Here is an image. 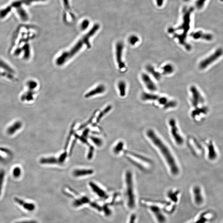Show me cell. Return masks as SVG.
<instances>
[{
  "mask_svg": "<svg viewBox=\"0 0 223 223\" xmlns=\"http://www.w3.org/2000/svg\"><path fill=\"white\" fill-rule=\"evenodd\" d=\"M191 36L194 39H202L207 41H211L213 39V36L212 34L204 33L202 31L193 32L191 34Z\"/></svg>",
  "mask_w": 223,
  "mask_h": 223,
  "instance_id": "cell-10",
  "label": "cell"
},
{
  "mask_svg": "<svg viewBox=\"0 0 223 223\" xmlns=\"http://www.w3.org/2000/svg\"><path fill=\"white\" fill-rule=\"evenodd\" d=\"M141 78L148 90L151 91H156L157 87L156 84L153 82V81L151 80V78L148 74L145 73L141 75Z\"/></svg>",
  "mask_w": 223,
  "mask_h": 223,
  "instance_id": "cell-8",
  "label": "cell"
},
{
  "mask_svg": "<svg viewBox=\"0 0 223 223\" xmlns=\"http://www.w3.org/2000/svg\"><path fill=\"white\" fill-rule=\"evenodd\" d=\"M208 0H197L195 3V6L198 9H201L205 6V3Z\"/></svg>",
  "mask_w": 223,
  "mask_h": 223,
  "instance_id": "cell-25",
  "label": "cell"
},
{
  "mask_svg": "<svg viewBox=\"0 0 223 223\" xmlns=\"http://www.w3.org/2000/svg\"><path fill=\"white\" fill-rule=\"evenodd\" d=\"M17 13L23 21H26L28 20L29 17H28V15H27L26 12L24 9L23 8L20 7L17 8Z\"/></svg>",
  "mask_w": 223,
  "mask_h": 223,
  "instance_id": "cell-17",
  "label": "cell"
},
{
  "mask_svg": "<svg viewBox=\"0 0 223 223\" xmlns=\"http://www.w3.org/2000/svg\"><path fill=\"white\" fill-rule=\"evenodd\" d=\"M21 123L19 122H16L12 126L10 127L8 130V133L9 134H13L17 131L21 127Z\"/></svg>",
  "mask_w": 223,
  "mask_h": 223,
  "instance_id": "cell-20",
  "label": "cell"
},
{
  "mask_svg": "<svg viewBox=\"0 0 223 223\" xmlns=\"http://www.w3.org/2000/svg\"><path fill=\"white\" fill-rule=\"evenodd\" d=\"M15 223H38L35 220H26L21 221Z\"/></svg>",
  "mask_w": 223,
  "mask_h": 223,
  "instance_id": "cell-38",
  "label": "cell"
},
{
  "mask_svg": "<svg viewBox=\"0 0 223 223\" xmlns=\"http://www.w3.org/2000/svg\"><path fill=\"white\" fill-rule=\"evenodd\" d=\"M88 200L86 198H82V199H81V200H76L74 203V204L76 206H79V205H82L83 203L87 202Z\"/></svg>",
  "mask_w": 223,
  "mask_h": 223,
  "instance_id": "cell-28",
  "label": "cell"
},
{
  "mask_svg": "<svg viewBox=\"0 0 223 223\" xmlns=\"http://www.w3.org/2000/svg\"><path fill=\"white\" fill-rule=\"evenodd\" d=\"M190 91L192 94V105L195 107L197 106L199 104L203 103L204 100L203 97L201 96L200 92L197 90L196 87L194 86H191L190 89Z\"/></svg>",
  "mask_w": 223,
  "mask_h": 223,
  "instance_id": "cell-7",
  "label": "cell"
},
{
  "mask_svg": "<svg viewBox=\"0 0 223 223\" xmlns=\"http://www.w3.org/2000/svg\"><path fill=\"white\" fill-rule=\"evenodd\" d=\"M111 108L112 107L111 106H108L107 107V108H106L105 109L103 112H101V113L100 114V115H99L98 118H97V122H99V121L100 120V119L102 118V117H104V116L106 115V114L108 112L110 111V110L111 109Z\"/></svg>",
  "mask_w": 223,
  "mask_h": 223,
  "instance_id": "cell-24",
  "label": "cell"
},
{
  "mask_svg": "<svg viewBox=\"0 0 223 223\" xmlns=\"http://www.w3.org/2000/svg\"><path fill=\"white\" fill-rule=\"evenodd\" d=\"M175 193H170L168 196L171 199H172V200L174 201V202H176L177 201V199L176 194H175Z\"/></svg>",
  "mask_w": 223,
  "mask_h": 223,
  "instance_id": "cell-34",
  "label": "cell"
},
{
  "mask_svg": "<svg viewBox=\"0 0 223 223\" xmlns=\"http://www.w3.org/2000/svg\"><path fill=\"white\" fill-rule=\"evenodd\" d=\"M14 200L17 204L29 212L34 211L36 208V206L33 203L25 202L24 200L18 197H15Z\"/></svg>",
  "mask_w": 223,
  "mask_h": 223,
  "instance_id": "cell-9",
  "label": "cell"
},
{
  "mask_svg": "<svg viewBox=\"0 0 223 223\" xmlns=\"http://www.w3.org/2000/svg\"><path fill=\"white\" fill-rule=\"evenodd\" d=\"M91 140L95 143V145L98 146H101L103 144V141L99 138L95 137H91Z\"/></svg>",
  "mask_w": 223,
  "mask_h": 223,
  "instance_id": "cell-27",
  "label": "cell"
},
{
  "mask_svg": "<svg viewBox=\"0 0 223 223\" xmlns=\"http://www.w3.org/2000/svg\"><path fill=\"white\" fill-rule=\"evenodd\" d=\"M170 126L171 133L173 138L176 143L178 145H181L183 144L184 142L183 138L180 133L179 129L177 126L176 122L173 119H171L170 120Z\"/></svg>",
  "mask_w": 223,
  "mask_h": 223,
  "instance_id": "cell-4",
  "label": "cell"
},
{
  "mask_svg": "<svg viewBox=\"0 0 223 223\" xmlns=\"http://www.w3.org/2000/svg\"><path fill=\"white\" fill-rule=\"evenodd\" d=\"M124 49V44L122 42H119L116 44V56L117 63L120 69H123L125 67V65L122 60L123 51Z\"/></svg>",
  "mask_w": 223,
  "mask_h": 223,
  "instance_id": "cell-6",
  "label": "cell"
},
{
  "mask_svg": "<svg viewBox=\"0 0 223 223\" xmlns=\"http://www.w3.org/2000/svg\"><path fill=\"white\" fill-rule=\"evenodd\" d=\"M90 24V22L87 19H85L82 22L81 24V28L82 30H85L88 28Z\"/></svg>",
  "mask_w": 223,
  "mask_h": 223,
  "instance_id": "cell-29",
  "label": "cell"
},
{
  "mask_svg": "<svg viewBox=\"0 0 223 223\" xmlns=\"http://www.w3.org/2000/svg\"><path fill=\"white\" fill-rule=\"evenodd\" d=\"M29 86L30 88H32V89H34L37 86V84L35 81H31L29 82Z\"/></svg>",
  "mask_w": 223,
  "mask_h": 223,
  "instance_id": "cell-37",
  "label": "cell"
},
{
  "mask_svg": "<svg viewBox=\"0 0 223 223\" xmlns=\"http://www.w3.org/2000/svg\"><path fill=\"white\" fill-rule=\"evenodd\" d=\"M5 172L4 171H0V195L1 194L2 190L3 183L4 182V180L5 178Z\"/></svg>",
  "mask_w": 223,
  "mask_h": 223,
  "instance_id": "cell-23",
  "label": "cell"
},
{
  "mask_svg": "<svg viewBox=\"0 0 223 223\" xmlns=\"http://www.w3.org/2000/svg\"><path fill=\"white\" fill-rule=\"evenodd\" d=\"M135 216L134 215H133L131 217L129 223H134L135 220Z\"/></svg>",
  "mask_w": 223,
  "mask_h": 223,
  "instance_id": "cell-39",
  "label": "cell"
},
{
  "mask_svg": "<svg viewBox=\"0 0 223 223\" xmlns=\"http://www.w3.org/2000/svg\"><path fill=\"white\" fill-rule=\"evenodd\" d=\"M162 69L163 70V74H170L174 71L173 67L170 64L166 65Z\"/></svg>",
  "mask_w": 223,
  "mask_h": 223,
  "instance_id": "cell-21",
  "label": "cell"
},
{
  "mask_svg": "<svg viewBox=\"0 0 223 223\" xmlns=\"http://www.w3.org/2000/svg\"><path fill=\"white\" fill-rule=\"evenodd\" d=\"M195 201L197 205H201L203 202V198L201 193V190L198 186H195L193 188Z\"/></svg>",
  "mask_w": 223,
  "mask_h": 223,
  "instance_id": "cell-12",
  "label": "cell"
},
{
  "mask_svg": "<svg viewBox=\"0 0 223 223\" xmlns=\"http://www.w3.org/2000/svg\"><path fill=\"white\" fill-rule=\"evenodd\" d=\"M94 171L91 170H84V169H78L76 170L73 172V175L76 177L84 176L92 174Z\"/></svg>",
  "mask_w": 223,
  "mask_h": 223,
  "instance_id": "cell-15",
  "label": "cell"
},
{
  "mask_svg": "<svg viewBox=\"0 0 223 223\" xmlns=\"http://www.w3.org/2000/svg\"><path fill=\"white\" fill-rule=\"evenodd\" d=\"M123 143H122L120 142V143H118L117 145L116 146H115L114 150L115 153H117L120 151H121L122 149L123 148Z\"/></svg>",
  "mask_w": 223,
  "mask_h": 223,
  "instance_id": "cell-30",
  "label": "cell"
},
{
  "mask_svg": "<svg viewBox=\"0 0 223 223\" xmlns=\"http://www.w3.org/2000/svg\"><path fill=\"white\" fill-rule=\"evenodd\" d=\"M139 41V38L137 36H135V35H133V36H131L129 37V42L130 44L132 45H135Z\"/></svg>",
  "mask_w": 223,
  "mask_h": 223,
  "instance_id": "cell-26",
  "label": "cell"
},
{
  "mask_svg": "<svg viewBox=\"0 0 223 223\" xmlns=\"http://www.w3.org/2000/svg\"><path fill=\"white\" fill-rule=\"evenodd\" d=\"M66 157L67 153H63V154L61 155L60 156V158L58 159L59 162L60 163H63V162H64L65 160V159L66 158Z\"/></svg>",
  "mask_w": 223,
  "mask_h": 223,
  "instance_id": "cell-33",
  "label": "cell"
},
{
  "mask_svg": "<svg viewBox=\"0 0 223 223\" xmlns=\"http://www.w3.org/2000/svg\"><path fill=\"white\" fill-rule=\"evenodd\" d=\"M126 84L124 81H120L118 84V87L120 95L121 96H125L126 93Z\"/></svg>",
  "mask_w": 223,
  "mask_h": 223,
  "instance_id": "cell-19",
  "label": "cell"
},
{
  "mask_svg": "<svg viewBox=\"0 0 223 223\" xmlns=\"http://www.w3.org/2000/svg\"><path fill=\"white\" fill-rule=\"evenodd\" d=\"M41 1H46V0H41Z\"/></svg>",
  "mask_w": 223,
  "mask_h": 223,
  "instance_id": "cell-43",
  "label": "cell"
},
{
  "mask_svg": "<svg viewBox=\"0 0 223 223\" xmlns=\"http://www.w3.org/2000/svg\"><path fill=\"white\" fill-rule=\"evenodd\" d=\"M147 135L165 160L172 173L175 175L178 174L179 172L178 166L173 155L167 145L152 130H149L147 131Z\"/></svg>",
  "mask_w": 223,
  "mask_h": 223,
  "instance_id": "cell-1",
  "label": "cell"
},
{
  "mask_svg": "<svg viewBox=\"0 0 223 223\" xmlns=\"http://www.w3.org/2000/svg\"><path fill=\"white\" fill-rule=\"evenodd\" d=\"M22 1H16L14 2L11 4V6L12 7L15 8H16L21 7V5L22 4Z\"/></svg>",
  "mask_w": 223,
  "mask_h": 223,
  "instance_id": "cell-32",
  "label": "cell"
},
{
  "mask_svg": "<svg viewBox=\"0 0 223 223\" xmlns=\"http://www.w3.org/2000/svg\"><path fill=\"white\" fill-rule=\"evenodd\" d=\"M146 69L157 80H159L161 78V75L160 73L156 72L152 66L148 65L146 67Z\"/></svg>",
  "mask_w": 223,
  "mask_h": 223,
  "instance_id": "cell-18",
  "label": "cell"
},
{
  "mask_svg": "<svg viewBox=\"0 0 223 223\" xmlns=\"http://www.w3.org/2000/svg\"><path fill=\"white\" fill-rule=\"evenodd\" d=\"M12 7L11 6H8L6 8L0 10V18H3L5 17L9 13L10 11L11 10Z\"/></svg>",
  "mask_w": 223,
  "mask_h": 223,
  "instance_id": "cell-22",
  "label": "cell"
},
{
  "mask_svg": "<svg viewBox=\"0 0 223 223\" xmlns=\"http://www.w3.org/2000/svg\"><path fill=\"white\" fill-rule=\"evenodd\" d=\"M158 6H162L164 0H156Z\"/></svg>",
  "mask_w": 223,
  "mask_h": 223,
  "instance_id": "cell-40",
  "label": "cell"
},
{
  "mask_svg": "<svg viewBox=\"0 0 223 223\" xmlns=\"http://www.w3.org/2000/svg\"><path fill=\"white\" fill-rule=\"evenodd\" d=\"M220 1L221 2H223V0H220Z\"/></svg>",
  "mask_w": 223,
  "mask_h": 223,
  "instance_id": "cell-42",
  "label": "cell"
},
{
  "mask_svg": "<svg viewBox=\"0 0 223 223\" xmlns=\"http://www.w3.org/2000/svg\"><path fill=\"white\" fill-rule=\"evenodd\" d=\"M223 54V50L221 48L217 49L215 53L211 55L209 57L203 60L200 63L199 67L201 69H203L206 68L207 67L210 65L211 64L218 59Z\"/></svg>",
  "mask_w": 223,
  "mask_h": 223,
  "instance_id": "cell-5",
  "label": "cell"
},
{
  "mask_svg": "<svg viewBox=\"0 0 223 223\" xmlns=\"http://www.w3.org/2000/svg\"><path fill=\"white\" fill-rule=\"evenodd\" d=\"M63 1L64 4L66 9L68 10H70L69 0H63Z\"/></svg>",
  "mask_w": 223,
  "mask_h": 223,
  "instance_id": "cell-36",
  "label": "cell"
},
{
  "mask_svg": "<svg viewBox=\"0 0 223 223\" xmlns=\"http://www.w3.org/2000/svg\"><path fill=\"white\" fill-rule=\"evenodd\" d=\"M41 1V0H22V3H24L26 5H29L31 3L33 2L38 1Z\"/></svg>",
  "mask_w": 223,
  "mask_h": 223,
  "instance_id": "cell-35",
  "label": "cell"
},
{
  "mask_svg": "<svg viewBox=\"0 0 223 223\" xmlns=\"http://www.w3.org/2000/svg\"><path fill=\"white\" fill-rule=\"evenodd\" d=\"M90 185L93 191L96 194L98 195L99 197L103 198H105V199L108 198V196H107V194H106L105 191L101 189L98 185H96L93 182L90 183Z\"/></svg>",
  "mask_w": 223,
  "mask_h": 223,
  "instance_id": "cell-14",
  "label": "cell"
},
{
  "mask_svg": "<svg viewBox=\"0 0 223 223\" xmlns=\"http://www.w3.org/2000/svg\"><path fill=\"white\" fill-rule=\"evenodd\" d=\"M132 174L128 172L126 175V194L128 198V205L130 208H133L135 206V198L134 194L133 181Z\"/></svg>",
  "mask_w": 223,
  "mask_h": 223,
  "instance_id": "cell-3",
  "label": "cell"
},
{
  "mask_svg": "<svg viewBox=\"0 0 223 223\" xmlns=\"http://www.w3.org/2000/svg\"><path fill=\"white\" fill-rule=\"evenodd\" d=\"M205 221V219L202 218V219H201L200 220L198 221V222H197L196 223H203Z\"/></svg>",
  "mask_w": 223,
  "mask_h": 223,
  "instance_id": "cell-41",
  "label": "cell"
},
{
  "mask_svg": "<svg viewBox=\"0 0 223 223\" xmlns=\"http://www.w3.org/2000/svg\"><path fill=\"white\" fill-rule=\"evenodd\" d=\"M106 90V88L103 85H99L96 87V88L91 90L90 92H88L85 95V97L88 98L92 96H95L97 94H102L104 93Z\"/></svg>",
  "mask_w": 223,
  "mask_h": 223,
  "instance_id": "cell-13",
  "label": "cell"
},
{
  "mask_svg": "<svg viewBox=\"0 0 223 223\" xmlns=\"http://www.w3.org/2000/svg\"><path fill=\"white\" fill-rule=\"evenodd\" d=\"M40 162L41 163L44 164H55L59 163L58 159H57L54 157L42 158L40 160Z\"/></svg>",
  "mask_w": 223,
  "mask_h": 223,
  "instance_id": "cell-16",
  "label": "cell"
},
{
  "mask_svg": "<svg viewBox=\"0 0 223 223\" xmlns=\"http://www.w3.org/2000/svg\"><path fill=\"white\" fill-rule=\"evenodd\" d=\"M151 211L153 213L159 222L164 223L166 220V218L161 212L160 208L155 206H151L150 208Z\"/></svg>",
  "mask_w": 223,
  "mask_h": 223,
  "instance_id": "cell-11",
  "label": "cell"
},
{
  "mask_svg": "<svg viewBox=\"0 0 223 223\" xmlns=\"http://www.w3.org/2000/svg\"><path fill=\"white\" fill-rule=\"evenodd\" d=\"M100 26L98 24H94L90 31L79 40L71 49L64 52L58 57L56 60L57 65L59 66L62 65L78 53L84 45H88V47H90L91 45L89 43V39L96 34L100 28Z\"/></svg>",
  "mask_w": 223,
  "mask_h": 223,
  "instance_id": "cell-2",
  "label": "cell"
},
{
  "mask_svg": "<svg viewBox=\"0 0 223 223\" xmlns=\"http://www.w3.org/2000/svg\"><path fill=\"white\" fill-rule=\"evenodd\" d=\"M13 174L14 176L15 177H18L21 174V170L19 168H16L14 170Z\"/></svg>",
  "mask_w": 223,
  "mask_h": 223,
  "instance_id": "cell-31",
  "label": "cell"
}]
</instances>
